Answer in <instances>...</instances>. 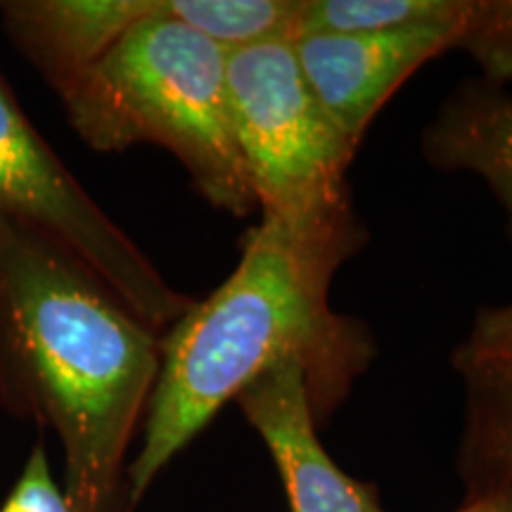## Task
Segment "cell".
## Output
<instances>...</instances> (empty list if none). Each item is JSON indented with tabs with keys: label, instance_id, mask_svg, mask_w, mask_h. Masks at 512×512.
<instances>
[{
	"label": "cell",
	"instance_id": "cell-1",
	"mask_svg": "<svg viewBox=\"0 0 512 512\" xmlns=\"http://www.w3.org/2000/svg\"><path fill=\"white\" fill-rule=\"evenodd\" d=\"M363 240L354 209L323 221L261 216L235 271L159 337L162 366L126 472L131 510L214 415L283 358L309 370L316 418L344 399L373 349L330 309V285Z\"/></svg>",
	"mask_w": 512,
	"mask_h": 512
},
{
	"label": "cell",
	"instance_id": "cell-2",
	"mask_svg": "<svg viewBox=\"0 0 512 512\" xmlns=\"http://www.w3.org/2000/svg\"><path fill=\"white\" fill-rule=\"evenodd\" d=\"M159 366L155 330L0 211V394L57 434L72 512H131L126 453Z\"/></svg>",
	"mask_w": 512,
	"mask_h": 512
},
{
	"label": "cell",
	"instance_id": "cell-3",
	"mask_svg": "<svg viewBox=\"0 0 512 512\" xmlns=\"http://www.w3.org/2000/svg\"><path fill=\"white\" fill-rule=\"evenodd\" d=\"M226 69V48L159 10L55 91L93 150L164 147L204 200L245 219L259 204L235 140Z\"/></svg>",
	"mask_w": 512,
	"mask_h": 512
},
{
	"label": "cell",
	"instance_id": "cell-4",
	"mask_svg": "<svg viewBox=\"0 0 512 512\" xmlns=\"http://www.w3.org/2000/svg\"><path fill=\"white\" fill-rule=\"evenodd\" d=\"M226 74L235 140L261 216L323 221L349 211L356 147L313 95L292 43L233 50Z\"/></svg>",
	"mask_w": 512,
	"mask_h": 512
},
{
	"label": "cell",
	"instance_id": "cell-5",
	"mask_svg": "<svg viewBox=\"0 0 512 512\" xmlns=\"http://www.w3.org/2000/svg\"><path fill=\"white\" fill-rule=\"evenodd\" d=\"M0 211L91 271L147 328L166 332L195 299L152 261L69 174L0 79Z\"/></svg>",
	"mask_w": 512,
	"mask_h": 512
},
{
	"label": "cell",
	"instance_id": "cell-6",
	"mask_svg": "<svg viewBox=\"0 0 512 512\" xmlns=\"http://www.w3.org/2000/svg\"><path fill=\"white\" fill-rule=\"evenodd\" d=\"M475 19L399 31L302 34L292 46L313 95L349 143L358 147L370 121L403 81L432 57L463 46Z\"/></svg>",
	"mask_w": 512,
	"mask_h": 512
},
{
	"label": "cell",
	"instance_id": "cell-7",
	"mask_svg": "<svg viewBox=\"0 0 512 512\" xmlns=\"http://www.w3.org/2000/svg\"><path fill=\"white\" fill-rule=\"evenodd\" d=\"M235 401L273 456L292 512H384L373 489L344 475L320 444L309 370L299 358L275 363Z\"/></svg>",
	"mask_w": 512,
	"mask_h": 512
},
{
	"label": "cell",
	"instance_id": "cell-8",
	"mask_svg": "<svg viewBox=\"0 0 512 512\" xmlns=\"http://www.w3.org/2000/svg\"><path fill=\"white\" fill-rule=\"evenodd\" d=\"M162 0H10L0 17L17 50L53 88L98 62L136 24L155 17Z\"/></svg>",
	"mask_w": 512,
	"mask_h": 512
},
{
	"label": "cell",
	"instance_id": "cell-9",
	"mask_svg": "<svg viewBox=\"0 0 512 512\" xmlns=\"http://www.w3.org/2000/svg\"><path fill=\"white\" fill-rule=\"evenodd\" d=\"M427 162L482 176L512 228V98L494 81H465L422 133Z\"/></svg>",
	"mask_w": 512,
	"mask_h": 512
},
{
	"label": "cell",
	"instance_id": "cell-10",
	"mask_svg": "<svg viewBox=\"0 0 512 512\" xmlns=\"http://www.w3.org/2000/svg\"><path fill=\"white\" fill-rule=\"evenodd\" d=\"M453 366L467 396L465 470L472 494L512 489V356L463 344Z\"/></svg>",
	"mask_w": 512,
	"mask_h": 512
},
{
	"label": "cell",
	"instance_id": "cell-11",
	"mask_svg": "<svg viewBox=\"0 0 512 512\" xmlns=\"http://www.w3.org/2000/svg\"><path fill=\"white\" fill-rule=\"evenodd\" d=\"M306 0H162V15L200 31L228 53L264 43H292Z\"/></svg>",
	"mask_w": 512,
	"mask_h": 512
},
{
	"label": "cell",
	"instance_id": "cell-12",
	"mask_svg": "<svg viewBox=\"0 0 512 512\" xmlns=\"http://www.w3.org/2000/svg\"><path fill=\"white\" fill-rule=\"evenodd\" d=\"M477 10L479 0H306L299 36L463 24Z\"/></svg>",
	"mask_w": 512,
	"mask_h": 512
},
{
	"label": "cell",
	"instance_id": "cell-13",
	"mask_svg": "<svg viewBox=\"0 0 512 512\" xmlns=\"http://www.w3.org/2000/svg\"><path fill=\"white\" fill-rule=\"evenodd\" d=\"M482 64L486 79H512V0H482V8L463 46Z\"/></svg>",
	"mask_w": 512,
	"mask_h": 512
},
{
	"label": "cell",
	"instance_id": "cell-14",
	"mask_svg": "<svg viewBox=\"0 0 512 512\" xmlns=\"http://www.w3.org/2000/svg\"><path fill=\"white\" fill-rule=\"evenodd\" d=\"M0 512H72L62 484L50 470L46 446L31 448L22 475L17 477L10 496L0 505Z\"/></svg>",
	"mask_w": 512,
	"mask_h": 512
},
{
	"label": "cell",
	"instance_id": "cell-15",
	"mask_svg": "<svg viewBox=\"0 0 512 512\" xmlns=\"http://www.w3.org/2000/svg\"><path fill=\"white\" fill-rule=\"evenodd\" d=\"M465 347L486 354L512 356V302L479 311Z\"/></svg>",
	"mask_w": 512,
	"mask_h": 512
},
{
	"label": "cell",
	"instance_id": "cell-16",
	"mask_svg": "<svg viewBox=\"0 0 512 512\" xmlns=\"http://www.w3.org/2000/svg\"><path fill=\"white\" fill-rule=\"evenodd\" d=\"M458 512H512V489H491L472 494V501Z\"/></svg>",
	"mask_w": 512,
	"mask_h": 512
}]
</instances>
